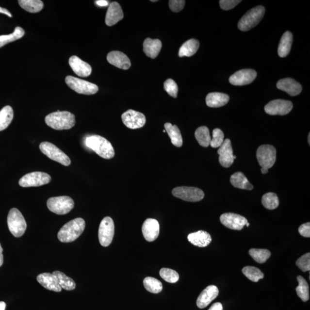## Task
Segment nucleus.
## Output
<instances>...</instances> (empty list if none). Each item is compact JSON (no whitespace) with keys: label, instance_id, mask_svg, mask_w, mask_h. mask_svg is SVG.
Instances as JSON below:
<instances>
[{"label":"nucleus","instance_id":"obj_30","mask_svg":"<svg viewBox=\"0 0 310 310\" xmlns=\"http://www.w3.org/2000/svg\"><path fill=\"white\" fill-rule=\"evenodd\" d=\"M230 182L232 185L238 189L251 190L253 186L247 179L242 172H237L231 175Z\"/></svg>","mask_w":310,"mask_h":310},{"label":"nucleus","instance_id":"obj_14","mask_svg":"<svg viewBox=\"0 0 310 310\" xmlns=\"http://www.w3.org/2000/svg\"><path fill=\"white\" fill-rule=\"evenodd\" d=\"M293 108V103L284 99H276L269 102L265 106V111L272 115H284L289 114Z\"/></svg>","mask_w":310,"mask_h":310},{"label":"nucleus","instance_id":"obj_29","mask_svg":"<svg viewBox=\"0 0 310 310\" xmlns=\"http://www.w3.org/2000/svg\"><path fill=\"white\" fill-rule=\"evenodd\" d=\"M164 128L170 137L172 145L177 147H180L183 145L182 136L180 131L177 125L167 123L164 124Z\"/></svg>","mask_w":310,"mask_h":310},{"label":"nucleus","instance_id":"obj_17","mask_svg":"<svg viewBox=\"0 0 310 310\" xmlns=\"http://www.w3.org/2000/svg\"><path fill=\"white\" fill-rule=\"evenodd\" d=\"M219 162L225 168L230 167L234 162V155L232 147L229 139L224 140L223 144L218 150Z\"/></svg>","mask_w":310,"mask_h":310},{"label":"nucleus","instance_id":"obj_2","mask_svg":"<svg viewBox=\"0 0 310 310\" xmlns=\"http://www.w3.org/2000/svg\"><path fill=\"white\" fill-rule=\"evenodd\" d=\"M45 122L49 127L58 131L68 130L76 125L74 114L67 111H57L47 115Z\"/></svg>","mask_w":310,"mask_h":310},{"label":"nucleus","instance_id":"obj_18","mask_svg":"<svg viewBox=\"0 0 310 310\" xmlns=\"http://www.w3.org/2000/svg\"><path fill=\"white\" fill-rule=\"evenodd\" d=\"M142 232L145 239L148 242L154 241L159 236L160 225L159 222L153 218H148L144 222Z\"/></svg>","mask_w":310,"mask_h":310},{"label":"nucleus","instance_id":"obj_27","mask_svg":"<svg viewBox=\"0 0 310 310\" xmlns=\"http://www.w3.org/2000/svg\"><path fill=\"white\" fill-rule=\"evenodd\" d=\"M229 97L222 93H211L206 96V105L211 108H220L227 105Z\"/></svg>","mask_w":310,"mask_h":310},{"label":"nucleus","instance_id":"obj_59","mask_svg":"<svg viewBox=\"0 0 310 310\" xmlns=\"http://www.w3.org/2000/svg\"><path fill=\"white\" fill-rule=\"evenodd\" d=\"M163 132H164V133L166 132L165 130H163Z\"/></svg>","mask_w":310,"mask_h":310},{"label":"nucleus","instance_id":"obj_31","mask_svg":"<svg viewBox=\"0 0 310 310\" xmlns=\"http://www.w3.org/2000/svg\"><path fill=\"white\" fill-rule=\"evenodd\" d=\"M52 275L54 276L56 281H57L62 289L71 291L76 289V284L75 281L71 278L63 273V272L55 271L53 272Z\"/></svg>","mask_w":310,"mask_h":310},{"label":"nucleus","instance_id":"obj_34","mask_svg":"<svg viewBox=\"0 0 310 310\" xmlns=\"http://www.w3.org/2000/svg\"><path fill=\"white\" fill-rule=\"evenodd\" d=\"M20 7L30 13H37L41 11L44 4L41 0H19Z\"/></svg>","mask_w":310,"mask_h":310},{"label":"nucleus","instance_id":"obj_56","mask_svg":"<svg viewBox=\"0 0 310 310\" xmlns=\"http://www.w3.org/2000/svg\"><path fill=\"white\" fill-rule=\"evenodd\" d=\"M310 134H309V144L310 143Z\"/></svg>","mask_w":310,"mask_h":310},{"label":"nucleus","instance_id":"obj_57","mask_svg":"<svg viewBox=\"0 0 310 310\" xmlns=\"http://www.w3.org/2000/svg\"><path fill=\"white\" fill-rule=\"evenodd\" d=\"M236 159V156H234V159Z\"/></svg>","mask_w":310,"mask_h":310},{"label":"nucleus","instance_id":"obj_43","mask_svg":"<svg viewBox=\"0 0 310 310\" xmlns=\"http://www.w3.org/2000/svg\"><path fill=\"white\" fill-rule=\"evenodd\" d=\"M224 142V134L223 131L218 128H216L212 131V139L211 140V145L212 148L220 147Z\"/></svg>","mask_w":310,"mask_h":310},{"label":"nucleus","instance_id":"obj_10","mask_svg":"<svg viewBox=\"0 0 310 310\" xmlns=\"http://www.w3.org/2000/svg\"><path fill=\"white\" fill-rule=\"evenodd\" d=\"M51 180V176L45 172H33L25 175L18 183L22 187H39L49 183Z\"/></svg>","mask_w":310,"mask_h":310},{"label":"nucleus","instance_id":"obj_1","mask_svg":"<svg viewBox=\"0 0 310 310\" xmlns=\"http://www.w3.org/2000/svg\"><path fill=\"white\" fill-rule=\"evenodd\" d=\"M84 144L87 148L93 150L97 155L105 159L114 157L115 152L112 144L107 139L99 135H90L86 137Z\"/></svg>","mask_w":310,"mask_h":310},{"label":"nucleus","instance_id":"obj_41","mask_svg":"<svg viewBox=\"0 0 310 310\" xmlns=\"http://www.w3.org/2000/svg\"><path fill=\"white\" fill-rule=\"evenodd\" d=\"M249 253L250 256L260 264L267 261L271 255L269 250L263 249H251L249 250Z\"/></svg>","mask_w":310,"mask_h":310},{"label":"nucleus","instance_id":"obj_42","mask_svg":"<svg viewBox=\"0 0 310 310\" xmlns=\"http://www.w3.org/2000/svg\"><path fill=\"white\" fill-rule=\"evenodd\" d=\"M162 278L168 283H177L179 279V275L178 272L173 269L169 268H162L159 272Z\"/></svg>","mask_w":310,"mask_h":310},{"label":"nucleus","instance_id":"obj_28","mask_svg":"<svg viewBox=\"0 0 310 310\" xmlns=\"http://www.w3.org/2000/svg\"><path fill=\"white\" fill-rule=\"evenodd\" d=\"M293 36L290 31L283 34L278 48V54L281 58H285L289 54L292 46Z\"/></svg>","mask_w":310,"mask_h":310},{"label":"nucleus","instance_id":"obj_24","mask_svg":"<svg viewBox=\"0 0 310 310\" xmlns=\"http://www.w3.org/2000/svg\"><path fill=\"white\" fill-rule=\"evenodd\" d=\"M187 239L193 245L204 248L211 243L212 239L209 233L203 230H199L190 233L187 237Z\"/></svg>","mask_w":310,"mask_h":310},{"label":"nucleus","instance_id":"obj_25","mask_svg":"<svg viewBox=\"0 0 310 310\" xmlns=\"http://www.w3.org/2000/svg\"><path fill=\"white\" fill-rule=\"evenodd\" d=\"M37 281L47 290L61 292L62 288L59 286L54 275L50 273H43L37 277Z\"/></svg>","mask_w":310,"mask_h":310},{"label":"nucleus","instance_id":"obj_26","mask_svg":"<svg viewBox=\"0 0 310 310\" xmlns=\"http://www.w3.org/2000/svg\"><path fill=\"white\" fill-rule=\"evenodd\" d=\"M162 44L159 39L147 38L143 43V50L148 57L155 59L161 51Z\"/></svg>","mask_w":310,"mask_h":310},{"label":"nucleus","instance_id":"obj_7","mask_svg":"<svg viewBox=\"0 0 310 310\" xmlns=\"http://www.w3.org/2000/svg\"><path fill=\"white\" fill-rule=\"evenodd\" d=\"M65 82L70 89L81 95H93L98 91V87L96 84L76 77L67 76L65 78Z\"/></svg>","mask_w":310,"mask_h":310},{"label":"nucleus","instance_id":"obj_37","mask_svg":"<svg viewBox=\"0 0 310 310\" xmlns=\"http://www.w3.org/2000/svg\"><path fill=\"white\" fill-rule=\"evenodd\" d=\"M25 31L23 28L17 27L15 28L13 33L8 35L0 36V48L7 45L8 43L16 41L21 38L24 35Z\"/></svg>","mask_w":310,"mask_h":310},{"label":"nucleus","instance_id":"obj_22","mask_svg":"<svg viewBox=\"0 0 310 310\" xmlns=\"http://www.w3.org/2000/svg\"><path fill=\"white\" fill-rule=\"evenodd\" d=\"M277 86L278 89L284 91L291 96L299 95L302 90L301 84L290 78H284L278 81Z\"/></svg>","mask_w":310,"mask_h":310},{"label":"nucleus","instance_id":"obj_15","mask_svg":"<svg viewBox=\"0 0 310 310\" xmlns=\"http://www.w3.org/2000/svg\"><path fill=\"white\" fill-rule=\"evenodd\" d=\"M256 71L252 69L238 71L229 78V82L234 86H244L251 83L256 79Z\"/></svg>","mask_w":310,"mask_h":310},{"label":"nucleus","instance_id":"obj_58","mask_svg":"<svg viewBox=\"0 0 310 310\" xmlns=\"http://www.w3.org/2000/svg\"><path fill=\"white\" fill-rule=\"evenodd\" d=\"M152 1V2H156V1H156V0H154V1H152H152Z\"/></svg>","mask_w":310,"mask_h":310},{"label":"nucleus","instance_id":"obj_35","mask_svg":"<svg viewBox=\"0 0 310 310\" xmlns=\"http://www.w3.org/2000/svg\"><path fill=\"white\" fill-rule=\"evenodd\" d=\"M195 136L200 146L208 147L211 145L212 138L208 127L198 128L196 131Z\"/></svg>","mask_w":310,"mask_h":310},{"label":"nucleus","instance_id":"obj_49","mask_svg":"<svg viewBox=\"0 0 310 310\" xmlns=\"http://www.w3.org/2000/svg\"><path fill=\"white\" fill-rule=\"evenodd\" d=\"M209 310H223V306L220 302L215 303L211 307Z\"/></svg>","mask_w":310,"mask_h":310},{"label":"nucleus","instance_id":"obj_51","mask_svg":"<svg viewBox=\"0 0 310 310\" xmlns=\"http://www.w3.org/2000/svg\"><path fill=\"white\" fill-rule=\"evenodd\" d=\"M0 13L7 15L9 17H12V15L10 12H9L7 9L4 8L0 7Z\"/></svg>","mask_w":310,"mask_h":310},{"label":"nucleus","instance_id":"obj_11","mask_svg":"<svg viewBox=\"0 0 310 310\" xmlns=\"http://www.w3.org/2000/svg\"><path fill=\"white\" fill-rule=\"evenodd\" d=\"M257 159L261 168L266 169L273 167L277 160V150L271 145H262L257 150Z\"/></svg>","mask_w":310,"mask_h":310},{"label":"nucleus","instance_id":"obj_47","mask_svg":"<svg viewBox=\"0 0 310 310\" xmlns=\"http://www.w3.org/2000/svg\"><path fill=\"white\" fill-rule=\"evenodd\" d=\"M242 1L239 0H221L220 1L221 8L225 11L230 10Z\"/></svg>","mask_w":310,"mask_h":310},{"label":"nucleus","instance_id":"obj_3","mask_svg":"<svg viewBox=\"0 0 310 310\" xmlns=\"http://www.w3.org/2000/svg\"><path fill=\"white\" fill-rule=\"evenodd\" d=\"M85 227V221L83 219H74L65 224L59 231L58 239L62 243L73 242L82 234Z\"/></svg>","mask_w":310,"mask_h":310},{"label":"nucleus","instance_id":"obj_36","mask_svg":"<svg viewBox=\"0 0 310 310\" xmlns=\"http://www.w3.org/2000/svg\"><path fill=\"white\" fill-rule=\"evenodd\" d=\"M298 281V286L296 287V291L297 296L302 299L303 302H307L310 299L309 286L308 282L301 276L297 277Z\"/></svg>","mask_w":310,"mask_h":310},{"label":"nucleus","instance_id":"obj_52","mask_svg":"<svg viewBox=\"0 0 310 310\" xmlns=\"http://www.w3.org/2000/svg\"><path fill=\"white\" fill-rule=\"evenodd\" d=\"M3 249L1 245V244H0V267L3 264V262H4V257H3L2 255Z\"/></svg>","mask_w":310,"mask_h":310},{"label":"nucleus","instance_id":"obj_21","mask_svg":"<svg viewBox=\"0 0 310 310\" xmlns=\"http://www.w3.org/2000/svg\"><path fill=\"white\" fill-rule=\"evenodd\" d=\"M219 290L217 287L212 285L207 287L200 294L196 300V305L199 309H204L209 305L212 300L218 296Z\"/></svg>","mask_w":310,"mask_h":310},{"label":"nucleus","instance_id":"obj_32","mask_svg":"<svg viewBox=\"0 0 310 310\" xmlns=\"http://www.w3.org/2000/svg\"><path fill=\"white\" fill-rule=\"evenodd\" d=\"M199 47L198 40L192 39L187 40L181 46L179 51V57L187 56L190 57L196 54Z\"/></svg>","mask_w":310,"mask_h":310},{"label":"nucleus","instance_id":"obj_6","mask_svg":"<svg viewBox=\"0 0 310 310\" xmlns=\"http://www.w3.org/2000/svg\"><path fill=\"white\" fill-rule=\"evenodd\" d=\"M47 205L50 211L58 215L68 213L74 208L73 199L67 196L52 197L48 199Z\"/></svg>","mask_w":310,"mask_h":310},{"label":"nucleus","instance_id":"obj_53","mask_svg":"<svg viewBox=\"0 0 310 310\" xmlns=\"http://www.w3.org/2000/svg\"><path fill=\"white\" fill-rule=\"evenodd\" d=\"M6 308V303L4 302H0V310H5Z\"/></svg>","mask_w":310,"mask_h":310},{"label":"nucleus","instance_id":"obj_48","mask_svg":"<svg viewBox=\"0 0 310 310\" xmlns=\"http://www.w3.org/2000/svg\"><path fill=\"white\" fill-rule=\"evenodd\" d=\"M299 232L302 236L309 238L310 237V223L304 224L298 229Z\"/></svg>","mask_w":310,"mask_h":310},{"label":"nucleus","instance_id":"obj_4","mask_svg":"<svg viewBox=\"0 0 310 310\" xmlns=\"http://www.w3.org/2000/svg\"><path fill=\"white\" fill-rule=\"evenodd\" d=\"M265 9L262 6H258L250 9L243 16L238 23L241 31H248L261 21L265 14Z\"/></svg>","mask_w":310,"mask_h":310},{"label":"nucleus","instance_id":"obj_5","mask_svg":"<svg viewBox=\"0 0 310 310\" xmlns=\"http://www.w3.org/2000/svg\"><path fill=\"white\" fill-rule=\"evenodd\" d=\"M7 223L9 231L16 237H21L26 230V221L21 212L16 208L12 209L9 211Z\"/></svg>","mask_w":310,"mask_h":310},{"label":"nucleus","instance_id":"obj_20","mask_svg":"<svg viewBox=\"0 0 310 310\" xmlns=\"http://www.w3.org/2000/svg\"><path fill=\"white\" fill-rule=\"evenodd\" d=\"M123 18L124 13L120 5L117 2H111L106 12V24L109 27L114 26Z\"/></svg>","mask_w":310,"mask_h":310},{"label":"nucleus","instance_id":"obj_9","mask_svg":"<svg viewBox=\"0 0 310 310\" xmlns=\"http://www.w3.org/2000/svg\"><path fill=\"white\" fill-rule=\"evenodd\" d=\"M172 193L175 197L187 202H199L205 196L202 190L193 187H178L172 190Z\"/></svg>","mask_w":310,"mask_h":310},{"label":"nucleus","instance_id":"obj_50","mask_svg":"<svg viewBox=\"0 0 310 310\" xmlns=\"http://www.w3.org/2000/svg\"><path fill=\"white\" fill-rule=\"evenodd\" d=\"M96 4L99 7H106L109 5V2L106 0H98L95 1Z\"/></svg>","mask_w":310,"mask_h":310},{"label":"nucleus","instance_id":"obj_12","mask_svg":"<svg viewBox=\"0 0 310 310\" xmlns=\"http://www.w3.org/2000/svg\"><path fill=\"white\" fill-rule=\"evenodd\" d=\"M114 234V224L112 218L106 217L103 219L99 225L98 238L100 244L107 247L112 242Z\"/></svg>","mask_w":310,"mask_h":310},{"label":"nucleus","instance_id":"obj_8","mask_svg":"<svg viewBox=\"0 0 310 310\" xmlns=\"http://www.w3.org/2000/svg\"><path fill=\"white\" fill-rule=\"evenodd\" d=\"M40 151L50 159L68 166L71 164L70 159L57 147L49 142H42L39 146Z\"/></svg>","mask_w":310,"mask_h":310},{"label":"nucleus","instance_id":"obj_54","mask_svg":"<svg viewBox=\"0 0 310 310\" xmlns=\"http://www.w3.org/2000/svg\"><path fill=\"white\" fill-rule=\"evenodd\" d=\"M261 171L262 172V174H266L268 173V169H266V168H261Z\"/></svg>","mask_w":310,"mask_h":310},{"label":"nucleus","instance_id":"obj_46","mask_svg":"<svg viewBox=\"0 0 310 310\" xmlns=\"http://www.w3.org/2000/svg\"><path fill=\"white\" fill-rule=\"evenodd\" d=\"M185 5V1L183 0H170L169 1V7L172 11L179 12L182 10Z\"/></svg>","mask_w":310,"mask_h":310},{"label":"nucleus","instance_id":"obj_13","mask_svg":"<svg viewBox=\"0 0 310 310\" xmlns=\"http://www.w3.org/2000/svg\"><path fill=\"white\" fill-rule=\"evenodd\" d=\"M121 118L125 126L131 130L142 128L146 123L145 114L131 109L124 113Z\"/></svg>","mask_w":310,"mask_h":310},{"label":"nucleus","instance_id":"obj_16","mask_svg":"<svg viewBox=\"0 0 310 310\" xmlns=\"http://www.w3.org/2000/svg\"><path fill=\"white\" fill-rule=\"evenodd\" d=\"M221 223L225 227L232 230H241L243 229L248 220L245 217L239 214L234 213H225L220 217Z\"/></svg>","mask_w":310,"mask_h":310},{"label":"nucleus","instance_id":"obj_39","mask_svg":"<svg viewBox=\"0 0 310 310\" xmlns=\"http://www.w3.org/2000/svg\"><path fill=\"white\" fill-rule=\"evenodd\" d=\"M243 273L247 278L253 282H258L264 278V274L258 268L247 266L243 269Z\"/></svg>","mask_w":310,"mask_h":310},{"label":"nucleus","instance_id":"obj_44","mask_svg":"<svg viewBox=\"0 0 310 310\" xmlns=\"http://www.w3.org/2000/svg\"><path fill=\"white\" fill-rule=\"evenodd\" d=\"M164 90L167 92L169 95L177 98L178 93V87L176 82L172 79H168L165 81L164 83Z\"/></svg>","mask_w":310,"mask_h":310},{"label":"nucleus","instance_id":"obj_23","mask_svg":"<svg viewBox=\"0 0 310 310\" xmlns=\"http://www.w3.org/2000/svg\"><path fill=\"white\" fill-rule=\"evenodd\" d=\"M107 61L109 64L123 70H128L131 66L129 58L120 51H114L109 52L107 56Z\"/></svg>","mask_w":310,"mask_h":310},{"label":"nucleus","instance_id":"obj_38","mask_svg":"<svg viewBox=\"0 0 310 310\" xmlns=\"http://www.w3.org/2000/svg\"><path fill=\"white\" fill-rule=\"evenodd\" d=\"M144 286L149 293L158 294L163 290V284L161 281L154 277H147L143 281Z\"/></svg>","mask_w":310,"mask_h":310},{"label":"nucleus","instance_id":"obj_33","mask_svg":"<svg viewBox=\"0 0 310 310\" xmlns=\"http://www.w3.org/2000/svg\"><path fill=\"white\" fill-rule=\"evenodd\" d=\"M14 115L13 109L10 106H6L0 111V131L7 129L13 120Z\"/></svg>","mask_w":310,"mask_h":310},{"label":"nucleus","instance_id":"obj_40","mask_svg":"<svg viewBox=\"0 0 310 310\" xmlns=\"http://www.w3.org/2000/svg\"><path fill=\"white\" fill-rule=\"evenodd\" d=\"M262 204L266 209L268 210H274L279 205V199L277 194L273 193H268L263 196Z\"/></svg>","mask_w":310,"mask_h":310},{"label":"nucleus","instance_id":"obj_19","mask_svg":"<svg viewBox=\"0 0 310 310\" xmlns=\"http://www.w3.org/2000/svg\"><path fill=\"white\" fill-rule=\"evenodd\" d=\"M69 65L78 76L87 77L92 74V68L87 63L81 60L77 56H72L69 59Z\"/></svg>","mask_w":310,"mask_h":310},{"label":"nucleus","instance_id":"obj_55","mask_svg":"<svg viewBox=\"0 0 310 310\" xmlns=\"http://www.w3.org/2000/svg\"><path fill=\"white\" fill-rule=\"evenodd\" d=\"M246 226L247 227H249V224L248 223H248H247V224H246Z\"/></svg>","mask_w":310,"mask_h":310},{"label":"nucleus","instance_id":"obj_45","mask_svg":"<svg viewBox=\"0 0 310 310\" xmlns=\"http://www.w3.org/2000/svg\"><path fill=\"white\" fill-rule=\"evenodd\" d=\"M296 264L303 272L310 271V253H306V254L300 257L299 259H297Z\"/></svg>","mask_w":310,"mask_h":310}]
</instances>
